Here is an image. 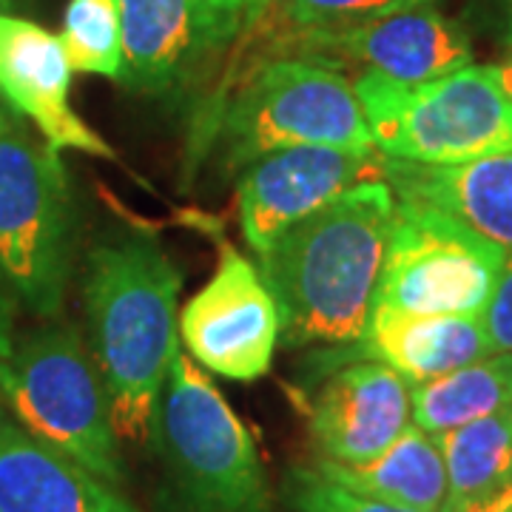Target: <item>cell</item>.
Listing matches in <instances>:
<instances>
[{
    "mask_svg": "<svg viewBox=\"0 0 512 512\" xmlns=\"http://www.w3.org/2000/svg\"><path fill=\"white\" fill-rule=\"evenodd\" d=\"M393 220L396 194L376 174L296 222L256 256L285 345H350L365 333Z\"/></svg>",
    "mask_w": 512,
    "mask_h": 512,
    "instance_id": "obj_1",
    "label": "cell"
},
{
    "mask_svg": "<svg viewBox=\"0 0 512 512\" xmlns=\"http://www.w3.org/2000/svg\"><path fill=\"white\" fill-rule=\"evenodd\" d=\"M183 274L148 231L94 245L83 299L92 356L109 387L120 439H151L168 370L177 356V296Z\"/></svg>",
    "mask_w": 512,
    "mask_h": 512,
    "instance_id": "obj_2",
    "label": "cell"
},
{
    "mask_svg": "<svg viewBox=\"0 0 512 512\" xmlns=\"http://www.w3.org/2000/svg\"><path fill=\"white\" fill-rule=\"evenodd\" d=\"M151 439L163 456L168 512H271L248 427L183 350L168 370Z\"/></svg>",
    "mask_w": 512,
    "mask_h": 512,
    "instance_id": "obj_3",
    "label": "cell"
},
{
    "mask_svg": "<svg viewBox=\"0 0 512 512\" xmlns=\"http://www.w3.org/2000/svg\"><path fill=\"white\" fill-rule=\"evenodd\" d=\"M74 271V202L46 140L0 103V296L40 319L63 311Z\"/></svg>",
    "mask_w": 512,
    "mask_h": 512,
    "instance_id": "obj_4",
    "label": "cell"
},
{
    "mask_svg": "<svg viewBox=\"0 0 512 512\" xmlns=\"http://www.w3.org/2000/svg\"><path fill=\"white\" fill-rule=\"evenodd\" d=\"M353 89L384 157L458 165L512 151V100L493 66H464L421 86L359 72Z\"/></svg>",
    "mask_w": 512,
    "mask_h": 512,
    "instance_id": "obj_5",
    "label": "cell"
},
{
    "mask_svg": "<svg viewBox=\"0 0 512 512\" xmlns=\"http://www.w3.org/2000/svg\"><path fill=\"white\" fill-rule=\"evenodd\" d=\"M0 396L23 430L111 487L123 484L109 387L72 328L40 330L0 359Z\"/></svg>",
    "mask_w": 512,
    "mask_h": 512,
    "instance_id": "obj_6",
    "label": "cell"
},
{
    "mask_svg": "<svg viewBox=\"0 0 512 512\" xmlns=\"http://www.w3.org/2000/svg\"><path fill=\"white\" fill-rule=\"evenodd\" d=\"M231 168L302 146L376 148L356 89L339 69L279 57L259 66L220 117Z\"/></svg>",
    "mask_w": 512,
    "mask_h": 512,
    "instance_id": "obj_7",
    "label": "cell"
},
{
    "mask_svg": "<svg viewBox=\"0 0 512 512\" xmlns=\"http://www.w3.org/2000/svg\"><path fill=\"white\" fill-rule=\"evenodd\" d=\"M507 251L439 208L396 200L376 305L410 313L481 316Z\"/></svg>",
    "mask_w": 512,
    "mask_h": 512,
    "instance_id": "obj_8",
    "label": "cell"
},
{
    "mask_svg": "<svg viewBox=\"0 0 512 512\" xmlns=\"http://www.w3.org/2000/svg\"><path fill=\"white\" fill-rule=\"evenodd\" d=\"M123 26V83L168 94L197 83L237 40L242 0H117Z\"/></svg>",
    "mask_w": 512,
    "mask_h": 512,
    "instance_id": "obj_9",
    "label": "cell"
},
{
    "mask_svg": "<svg viewBox=\"0 0 512 512\" xmlns=\"http://www.w3.org/2000/svg\"><path fill=\"white\" fill-rule=\"evenodd\" d=\"M279 330V311L259 268L225 245L217 274L180 316L185 353L222 379L256 382L271 370Z\"/></svg>",
    "mask_w": 512,
    "mask_h": 512,
    "instance_id": "obj_10",
    "label": "cell"
},
{
    "mask_svg": "<svg viewBox=\"0 0 512 512\" xmlns=\"http://www.w3.org/2000/svg\"><path fill=\"white\" fill-rule=\"evenodd\" d=\"M382 174L376 148L302 146L265 154L239 174V220L256 256L288 228L367 177Z\"/></svg>",
    "mask_w": 512,
    "mask_h": 512,
    "instance_id": "obj_11",
    "label": "cell"
},
{
    "mask_svg": "<svg viewBox=\"0 0 512 512\" xmlns=\"http://www.w3.org/2000/svg\"><path fill=\"white\" fill-rule=\"evenodd\" d=\"M302 49L313 63H356L362 72H373L402 83H433L464 66H473V43L456 20L444 18L433 3L402 9L393 15L353 26L339 35L302 37Z\"/></svg>",
    "mask_w": 512,
    "mask_h": 512,
    "instance_id": "obj_12",
    "label": "cell"
},
{
    "mask_svg": "<svg viewBox=\"0 0 512 512\" xmlns=\"http://www.w3.org/2000/svg\"><path fill=\"white\" fill-rule=\"evenodd\" d=\"M410 424V382L373 359L336 367L308 404V430L319 456L345 467L382 456Z\"/></svg>",
    "mask_w": 512,
    "mask_h": 512,
    "instance_id": "obj_13",
    "label": "cell"
},
{
    "mask_svg": "<svg viewBox=\"0 0 512 512\" xmlns=\"http://www.w3.org/2000/svg\"><path fill=\"white\" fill-rule=\"evenodd\" d=\"M72 66L60 37L32 20L0 15V94L9 109L32 120L55 148L117 160V151L86 126L69 103Z\"/></svg>",
    "mask_w": 512,
    "mask_h": 512,
    "instance_id": "obj_14",
    "label": "cell"
},
{
    "mask_svg": "<svg viewBox=\"0 0 512 512\" xmlns=\"http://www.w3.org/2000/svg\"><path fill=\"white\" fill-rule=\"evenodd\" d=\"M396 200L439 208L512 254V151L458 165H427L382 154Z\"/></svg>",
    "mask_w": 512,
    "mask_h": 512,
    "instance_id": "obj_15",
    "label": "cell"
},
{
    "mask_svg": "<svg viewBox=\"0 0 512 512\" xmlns=\"http://www.w3.org/2000/svg\"><path fill=\"white\" fill-rule=\"evenodd\" d=\"M0 512H140L117 487L0 416Z\"/></svg>",
    "mask_w": 512,
    "mask_h": 512,
    "instance_id": "obj_16",
    "label": "cell"
},
{
    "mask_svg": "<svg viewBox=\"0 0 512 512\" xmlns=\"http://www.w3.org/2000/svg\"><path fill=\"white\" fill-rule=\"evenodd\" d=\"M350 345L353 359L382 362L410 384L439 379L495 353L481 316L410 313L387 305L373 308L365 333Z\"/></svg>",
    "mask_w": 512,
    "mask_h": 512,
    "instance_id": "obj_17",
    "label": "cell"
},
{
    "mask_svg": "<svg viewBox=\"0 0 512 512\" xmlns=\"http://www.w3.org/2000/svg\"><path fill=\"white\" fill-rule=\"evenodd\" d=\"M316 470L333 478L336 484L353 493L379 498L387 504H399L421 512H447L450 484L433 433L410 424L382 456L365 464H330L316 461Z\"/></svg>",
    "mask_w": 512,
    "mask_h": 512,
    "instance_id": "obj_18",
    "label": "cell"
},
{
    "mask_svg": "<svg viewBox=\"0 0 512 512\" xmlns=\"http://www.w3.org/2000/svg\"><path fill=\"white\" fill-rule=\"evenodd\" d=\"M413 424L444 433L512 407V353L495 350L430 382L410 384Z\"/></svg>",
    "mask_w": 512,
    "mask_h": 512,
    "instance_id": "obj_19",
    "label": "cell"
},
{
    "mask_svg": "<svg viewBox=\"0 0 512 512\" xmlns=\"http://www.w3.org/2000/svg\"><path fill=\"white\" fill-rule=\"evenodd\" d=\"M450 501L447 512H464L512 484V407L487 419L436 433Z\"/></svg>",
    "mask_w": 512,
    "mask_h": 512,
    "instance_id": "obj_20",
    "label": "cell"
},
{
    "mask_svg": "<svg viewBox=\"0 0 512 512\" xmlns=\"http://www.w3.org/2000/svg\"><path fill=\"white\" fill-rule=\"evenodd\" d=\"M57 37L69 57L72 72L123 80L126 57L117 0H72L66 6L63 32Z\"/></svg>",
    "mask_w": 512,
    "mask_h": 512,
    "instance_id": "obj_21",
    "label": "cell"
},
{
    "mask_svg": "<svg viewBox=\"0 0 512 512\" xmlns=\"http://www.w3.org/2000/svg\"><path fill=\"white\" fill-rule=\"evenodd\" d=\"M433 0H274L271 9H279L299 37L339 35L370 20L424 6Z\"/></svg>",
    "mask_w": 512,
    "mask_h": 512,
    "instance_id": "obj_22",
    "label": "cell"
},
{
    "mask_svg": "<svg viewBox=\"0 0 512 512\" xmlns=\"http://www.w3.org/2000/svg\"><path fill=\"white\" fill-rule=\"evenodd\" d=\"M285 498L291 512H421L353 493L325 476L322 470H316V464L291 470L285 484Z\"/></svg>",
    "mask_w": 512,
    "mask_h": 512,
    "instance_id": "obj_23",
    "label": "cell"
},
{
    "mask_svg": "<svg viewBox=\"0 0 512 512\" xmlns=\"http://www.w3.org/2000/svg\"><path fill=\"white\" fill-rule=\"evenodd\" d=\"M493 350L512 353V254L504 256V268L498 274L495 291L481 313Z\"/></svg>",
    "mask_w": 512,
    "mask_h": 512,
    "instance_id": "obj_24",
    "label": "cell"
},
{
    "mask_svg": "<svg viewBox=\"0 0 512 512\" xmlns=\"http://www.w3.org/2000/svg\"><path fill=\"white\" fill-rule=\"evenodd\" d=\"M464 512H512V484L504 487L501 493L490 495L487 501H481V504H476V507H470V510Z\"/></svg>",
    "mask_w": 512,
    "mask_h": 512,
    "instance_id": "obj_25",
    "label": "cell"
},
{
    "mask_svg": "<svg viewBox=\"0 0 512 512\" xmlns=\"http://www.w3.org/2000/svg\"><path fill=\"white\" fill-rule=\"evenodd\" d=\"M493 74H495V80H498V86H501L504 94L512 100V43H510V49H507V55H504V60L493 66Z\"/></svg>",
    "mask_w": 512,
    "mask_h": 512,
    "instance_id": "obj_26",
    "label": "cell"
},
{
    "mask_svg": "<svg viewBox=\"0 0 512 512\" xmlns=\"http://www.w3.org/2000/svg\"><path fill=\"white\" fill-rule=\"evenodd\" d=\"M245 3V18H248V26H254L259 20L265 18V12L271 9L274 0H242Z\"/></svg>",
    "mask_w": 512,
    "mask_h": 512,
    "instance_id": "obj_27",
    "label": "cell"
},
{
    "mask_svg": "<svg viewBox=\"0 0 512 512\" xmlns=\"http://www.w3.org/2000/svg\"><path fill=\"white\" fill-rule=\"evenodd\" d=\"M12 353V342H9V316H6V305L0 296V359H6Z\"/></svg>",
    "mask_w": 512,
    "mask_h": 512,
    "instance_id": "obj_28",
    "label": "cell"
},
{
    "mask_svg": "<svg viewBox=\"0 0 512 512\" xmlns=\"http://www.w3.org/2000/svg\"><path fill=\"white\" fill-rule=\"evenodd\" d=\"M15 3H18V0H0V12H6V9H12Z\"/></svg>",
    "mask_w": 512,
    "mask_h": 512,
    "instance_id": "obj_29",
    "label": "cell"
},
{
    "mask_svg": "<svg viewBox=\"0 0 512 512\" xmlns=\"http://www.w3.org/2000/svg\"><path fill=\"white\" fill-rule=\"evenodd\" d=\"M504 6H507V18H510V35H512V0H504Z\"/></svg>",
    "mask_w": 512,
    "mask_h": 512,
    "instance_id": "obj_30",
    "label": "cell"
}]
</instances>
